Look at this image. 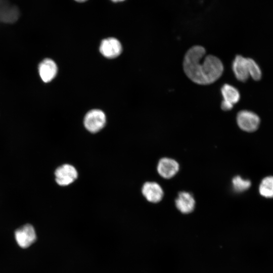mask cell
I'll return each instance as SVG.
<instances>
[{"mask_svg": "<svg viewBox=\"0 0 273 273\" xmlns=\"http://www.w3.org/2000/svg\"><path fill=\"white\" fill-rule=\"evenodd\" d=\"M184 71L193 82L202 85L212 84L222 76L224 66L215 56L206 55L204 47L195 45L186 53L183 62Z\"/></svg>", "mask_w": 273, "mask_h": 273, "instance_id": "obj_1", "label": "cell"}, {"mask_svg": "<svg viewBox=\"0 0 273 273\" xmlns=\"http://www.w3.org/2000/svg\"><path fill=\"white\" fill-rule=\"evenodd\" d=\"M236 121L238 126L247 132H253L259 127L260 120L259 116L254 112L243 110L237 114Z\"/></svg>", "mask_w": 273, "mask_h": 273, "instance_id": "obj_2", "label": "cell"}, {"mask_svg": "<svg viewBox=\"0 0 273 273\" xmlns=\"http://www.w3.org/2000/svg\"><path fill=\"white\" fill-rule=\"evenodd\" d=\"M106 121V115L102 111L93 109L88 111L85 115L84 125L88 131L95 133L104 127Z\"/></svg>", "mask_w": 273, "mask_h": 273, "instance_id": "obj_3", "label": "cell"}, {"mask_svg": "<svg viewBox=\"0 0 273 273\" xmlns=\"http://www.w3.org/2000/svg\"><path fill=\"white\" fill-rule=\"evenodd\" d=\"M15 237L18 245L22 248H27L36 240V235L33 226L26 224L17 229Z\"/></svg>", "mask_w": 273, "mask_h": 273, "instance_id": "obj_4", "label": "cell"}, {"mask_svg": "<svg viewBox=\"0 0 273 273\" xmlns=\"http://www.w3.org/2000/svg\"><path fill=\"white\" fill-rule=\"evenodd\" d=\"M57 183L61 186H66L72 183L77 177L78 173L72 165L65 164L57 168L55 172Z\"/></svg>", "mask_w": 273, "mask_h": 273, "instance_id": "obj_5", "label": "cell"}, {"mask_svg": "<svg viewBox=\"0 0 273 273\" xmlns=\"http://www.w3.org/2000/svg\"><path fill=\"white\" fill-rule=\"evenodd\" d=\"M232 68L238 80L245 82L249 78L250 75L248 58L240 55L236 56L232 62Z\"/></svg>", "mask_w": 273, "mask_h": 273, "instance_id": "obj_6", "label": "cell"}, {"mask_svg": "<svg viewBox=\"0 0 273 273\" xmlns=\"http://www.w3.org/2000/svg\"><path fill=\"white\" fill-rule=\"evenodd\" d=\"M100 51L106 58H114L121 54L122 46L117 39L109 37L102 41L100 46Z\"/></svg>", "mask_w": 273, "mask_h": 273, "instance_id": "obj_7", "label": "cell"}, {"mask_svg": "<svg viewBox=\"0 0 273 273\" xmlns=\"http://www.w3.org/2000/svg\"><path fill=\"white\" fill-rule=\"evenodd\" d=\"M179 170V164L174 159L168 158L161 159L158 164V173L164 178H170L174 176Z\"/></svg>", "mask_w": 273, "mask_h": 273, "instance_id": "obj_8", "label": "cell"}, {"mask_svg": "<svg viewBox=\"0 0 273 273\" xmlns=\"http://www.w3.org/2000/svg\"><path fill=\"white\" fill-rule=\"evenodd\" d=\"M142 193L146 199L152 203L160 201L163 196V191L161 186L155 182H147L142 188Z\"/></svg>", "mask_w": 273, "mask_h": 273, "instance_id": "obj_9", "label": "cell"}, {"mask_svg": "<svg viewBox=\"0 0 273 273\" xmlns=\"http://www.w3.org/2000/svg\"><path fill=\"white\" fill-rule=\"evenodd\" d=\"M38 72L43 82H50L57 74V65L53 60L50 59H44L38 66Z\"/></svg>", "mask_w": 273, "mask_h": 273, "instance_id": "obj_10", "label": "cell"}, {"mask_svg": "<svg viewBox=\"0 0 273 273\" xmlns=\"http://www.w3.org/2000/svg\"><path fill=\"white\" fill-rule=\"evenodd\" d=\"M19 16V12L15 6L11 5L6 0H0V22L13 23Z\"/></svg>", "mask_w": 273, "mask_h": 273, "instance_id": "obj_11", "label": "cell"}, {"mask_svg": "<svg viewBox=\"0 0 273 273\" xmlns=\"http://www.w3.org/2000/svg\"><path fill=\"white\" fill-rule=\"evenodd\" d=\"M175 202L176 208L183 213H191L195 207V199L193 196L188 192L179 193Z\"/></svg>", "mask_w": 273, "mask_h": 273, "instance_id": "obj_12", "label": "cell"}, {"mask_svg": "<svg viewBox=\"0 0 273 273\" xmlns=\"http://www.w3.org/2000/svg\"><path fill=\"white\" fill-rule=\"evenodd\" d=\"M220 92L224 101L233 105L237 104L240 100V94L238 89L235 86L228 84H223L220 88Z\"/></svg>", "mask_w": 273, "mask_h": 273, "instance_id": "obj_13", "label": "cell"}, {"mask_svg": "<svg viewBox=\"0 0 273 273\" xmlns=\"http://www.w3.org/2000/svg\"><path fill=\"white\" fill-rule=\"evenodd\" d=\"M260 194L267 198H273V176H267L263 178L259 187Z\"/></svg>", "mask_w": 273, "mask_h": 273, "instance_id": "obj_14", "label": "cell"}, {"mask_svg": "<svg viewBox=\"0 0 273 273\" xmlns=\"http://www.w3.org/2000/svg\"><path fill=\"white\" fill-rule=\"evenodd\" d=\"M232 184L236 192H242L250 187L251 181L248 179H243L240 176L237 175L233 178Z\"/></svg>", "mask_w": 273, "mask_h": 273, "instance_id": "obj_15", "label": "cell"}, {"mask_svg": "<svg viewBox=\"0 0 273 273\" xmlns=\"http://www.w3.org/2000/svg\"><path fill=\"white\" fill-rule=\"evenodd\" d=\"M249 75L255 80H259L262 76L261 70L257 63L252 59L248 58Z\"/></svg>", "mask_w": 273, "mask_h": 273, "instance_id": "obj_16", "label": "cell"}, {"mask_svg": "<svg viewBox=\"0 0 273 273\" xmlns=\"http://www.w3.org/2000/svg\"><path fill=\"white\" fill-rule=\"evenodd\" d=\"M234 105L224 101H222L220 104L221 109L224 111H229L233 108Z\"/></svg>", "mask_w": 273, "mask_h": 273, "instance_id": "obj_17", "label": "cell"}, {"mask_svg": "<svg viewBox=\"0 0 273 273\" xmlns=\"http://www.w3.org/2000/svg\"><path fill=\"white\" fill-rule=\"evenodd\" d=\"M111 1H112L113 2H120L123 1L124 0H111Z\"/></svg>", "mask_w": 273, "mask_h": 273, "instance_id": "obj_18", "label": "cell"}, {"mask_svg": "<svg viewBox=\"0 0 273 273\" xmlns=\"http://www.w3.org/2000/svg\"><path fill=\"white\" fill-rule=\"evenodd\" d=\"M75 1L78 2H84L87 0H75Z\"/></svg>", "mask_w": 273, "mask_h": 273, "instance_id": "obj_19", "label": "cell"}]
</instances>
